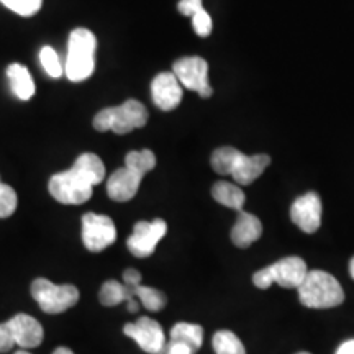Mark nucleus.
Wrapping results in <instances>:
<instances>
[{
  "mask_svg": "<svg viewBox=\"0 0 354 354\" xmlns=\"http://www.w3.org/2000/svg\"><path fill=\"white\" fill-rule=\"evenodd\" d=\"M53 354H74V353L71 351L69 348H64V346H61V348L55 349V353H53Z\"/></svg>",
  "mask_w": 354,
  "mask_h": 354,
  "instance_id": "33",
  "label": "nucleus"
},
{
  "mask_svg": "<svg viewBox=\"0 0 354 354\" xmlns=\"http://www.w3.org/2000/svg\"><path fill=\"white\" fill-rule=\"evenodd\" d=\"M17 203H19V198H17L15 190L10 185L0 184V218H8L15 214Z\"/></svg>",
  "mask_w": 354,
  "mask_h": 354,
  "instance_id": "26",
  "label": "nucleus"
},
{
  "mask_svg": "<svg viewBox=\"0 0 354 354\" xmlns=\"http://www.w3.org/2000/svg\"><path fill=\"white\" fill-rule=\"evenodd\" d=\"M0 2L8 10L19 13L21 17H33L43 6V0H0Z\"/></svg>",
  "mask_w": 354,
  "mask_h": 354,
  "instance_id": "27",
  "label": "nucleus"
},
{
  "mask_svg": "<svg viewBox=\"0 0 354 354\" xmlns=\"http://www.w3.org/2000/svg\"><path fill=\"white\" fill-rule=\"evenodd\" d=\"M210 162L218 174L232 176L236 184L250 185L271 165V156L268 154L246 156L232 146H221L212 154Z\"/></svg>",
  "mask_w": 354,
  "mask_h": 354,
  "instance_id": "1",
  "label": "nucleus"
},
{
  "mask_svg": "<svg viewBox=\"0 0 354 354\" xmlns=\"http://www.w3.org/2000/svg\"><path fill=\"white\" fill-rule=\"evenodd\" d=\"M143 177L128 169L127 166L120 167L109 177L107 194L115 202H128L138 192Z\"/></svg>",
  "mask_w": 354,
  "mask_h": 354,
  "instance_id": "15",
  "label": "nucleus"
},
{
  "mask_svg": "<svg viewBox=\"0 0 354 354\" xmlns=\"http://www.w3.org/2000/svg\"><path fill=\"white\" fill-rule=\"evenodd\" d=\"M166 232L167 225L161 218L153 221H138L133 228L131 236L127 241L128 250L136 258H148L154 253L158 243L162 240Z\"/></svg>",
  "mask_w": 354,
  "mask_h": 354,
  "instance_id": "10",
  "label": "nucleus"
},
{
  "mask_svg": "<svg viewBox=\"0 0 354 354\" xmlns=\"http://www.w3.org/2000/svg\"><path fill=\"white\" fill-rule=\"evenodd\" d=\"M125 166L136 174L145 177L156 166V156L151 149H141V151H130L125 158Z\"/></svg>",
  "mask_w": 354,
  "mask_h": 354,
  "instance_id": "23",
  "label": "nucleus"
},
{
  "mask_svg": "<svg viewBox=\"0 0 354 354\" xmlns=\"http://www.w3.org/2000/svg\"><path fill=\"white\" fill-rule=\"evenodd\" d=\"M151 97L158 109L171 112L183 100V86L174 73H161L151 82Z\"/></svg>",
  "mask_w": 354,
  "mask_h": 354,
  "instance_id": "13",
  "label": "nucleus"
},
{
  "mask_svg": "<svg viewBox=\"0 0 354 354\" xmlns=\"http://www.w3.org/2000/svg\"><path fill=\"white\" fill-rule=\"evenodd\" d=\"M261 234H263V223H261V220L256 215L241 210L232 228L233 245L245 250V248L253 245L254 241H258Z\"/></svg>",
  "mask_w": 354,
  "mask_h": 354,
  "instance_id": "16",
  "label": "nucleus"
},
{
  "mask_svg": "<svg viewBox=\"0 0 354 354\" xmlns=\"http://www.w3.org/2000/svg\"><path fill=\"white\" fill-rule=\"evenodd\" d=\"M192 26L194 32H196L198 37L205 38L212 33V17L209 15V12L205 8H201V10L196 12L192 15Z\"/></svg>",
  "mask_w": 354,
  "mask_h": 354,
  "instance_id": "28",
  "label": "nucleus"
},
{
  "mask_svg": "<svg viewBox=\"0 0 354 354\" xmlns=\"http://www.w3.org/2000/svg\"><path fill=\"white\" fill-rule=\"evenodd\" d=\"M297 290L300 302L308 308H333L344 300L342 284L325 271H308Z\"/></svg>",
  "mask_w": 354,
  "mask_h": 354,
  "instance_id": "3",
  "label": "nucleus"
},
{
  "mask_svg": "<svg viewBox=\"0 0 354 354\" xmlns=\"http://www.w3.org/2000/svg\"><path fill=\"white\" fill-rule=\"evenodd\" d=\"M10 325L13 338H15V344L19 346L30 349L37 348L43 342V326L38 320H35L33 317L25 315V313H19L13 318L8 320Z\"/></svg>",
  "mask_w": 354,
  "mask_h": 354,
  "instance_id": "14",
  "label": "nucleus"
},
{
  "mask_svg": "<svg viewBox=\"0 0 354 354\" xmlns=\"http://www.w3.org/2000/svg\"><path fill=\"white\" fill-rule=\"evenodd\" d=\"M131 289H133V294H135V297L140 300V304L143 305L146 310H149V312H159V310L166 307L167 304L166 295L162 294L161 290L154 289V287L141 286V284L131 287Z\"/></svg>",
  "mask_w": 354,
  "mask_h": 354,
  "instance_id": "22",
  "label": "nucleus"
},
{
  "mask_svg": "<svg viewBox=\"0 0 354 354\" xmlns=\"http://www.w3.org/2000/svg\"><path fill=\"white\" fill-rule=\"evenodd\" d=\"M76 174L82 177L91 185H97L104 180L105 166L102 159L94 153H84L76 159L74 166L71 167Z\"/></svg>",
  "mask_w": 354,
  "mask_h": 354,
  "instance_id": "18",
  "label": "nucleus"
},
{
  "mask_svg": "<svg viewBox=\"0 0 354 354\" xmlns=\"http://www.w3.org/2000/svg\"><path fill=\"white\" fill-rule=\"evenodd\" d=\"M212 343H214V349L216 354H246L245 346H243L240 338L233 331H216Z\"/></svg>",
  "mask_w": 354,
  "mask_h": 354,
  "instance_id": "24",
  "label": "nucleus"
},
{
  "mask_svg": "<svg viewBox=\"0 0 354 354\" xmlns=\"http://www.w3.org/2000/svg\"><path fill=\"white\" fill-rule=\"evenodd\" d=\"M212 196L221 205L228 207V209H233L236 212L243 210V205H245V192L238 187L236 184L232 183H216L214 187H212Z\"/></svg>",
  "mask_w": 354,
  "mask_h": 354,
  "instance_id": "19",
  "label": "nucleus"
},
{
  "mask_svg": "<svg viewBox=\"0 0 354 354\" xmlns=\"http://www.w3.org/2000/svg\"><path fill=\"white\" fill-rule=\"evenodd\" d=\"M169 339L183 343L197 353L203 342V328L201 325H196V323H176L171 330Z\"/></svg>",
  "mask_w": 354,
  "mask_h": 354,
  "instance_id": "20",
  "label": "nucleus"
},
{
  "mask_svg": "<svg viewBox=\"0 0 354 354\" xmlns=\"http://www.w3.org/2000/svg\"><path fill=\"white\" fill-rule=\"evenodd\" d=\"M297 354H310V353H307V351H302V353H297Z\"/></svg>",
  "mask_w": 354,
  "mask_h": 354,
  "instance_id": "36",
  "label": "nucleus"
},
{
  "mask_svg": "<svg viewBox=\"0 0 354 354\" xmlns=\"http://www.w3.org/2000/svg\"><path fill=\"white\" fill-rule=\"evenodd\" d=\"M290 218L302 232L312 234L322 225V201L317 192L300 196L290 207Z\"/></svg>",
  "mask_w": 354,
  "mask_h": 354,
  "instance_id": "12",
  "label": "nucleus"
},
{
  "mask_svg": "<svg viewBox=\"0 0 354 354\" xmlns=\"http://www.w3.org/2000/svg\"><path fill=\"white\" fill-rule=\"evenodd\" d=\"M32 295L43 312L51 313V315L63 313L79 302L77 287L71 284L56 286L44 277L35 279L32 284Z\"/></svg>",
  "mask_w": 354,
  "mask_h": 354,
  "instance_id": "6",
  "label": "nucleus"
},
{
  "mask_svg": "<svg viewBox=\"0 0 354 354\" xmlns=\"http://www.w3.org/2000/svg\"><path fill=\"white\" fill-rule=\"evenodd\" d=\"M15 354H30V353H26V351H24V349H20V351H17Z\"/></svg>",
  "mask_w": 354,
  "mask_h": 354,
  "instance_id": "35",
  "label": "nucleus"
},
{
  "mask_svg": "<svg viewBox=\"0 0 354 354\" xmlns=\"http://www.w3.org/2000/svg\"><path fill=\"white\" fill-rule=\"evenodd\" d=\"M100 304L105 307H115V305L128 302V300L136 299L133 294V289L127 284H120L117 281H107L102 286L100 294H99Z\"/></svg>",
  "mask_w": 354,
  "mask_h": 354,
  "instance_id": "21",
  "label": "nucleus"
},
{
  "mask_svg": "<svg viewBox=\"0 0 354 354\" xmlns=\"http://www.w3.org/2000/svg\"><path fill=\"white\" fill-rule=\"evenodd\" d=\"M201 8H203L202 0H179V3H177V10L185 17H192Z\"/></svg>",
  "mask_w": 354,
  "mask_h": 354,
  "instance_id": "30",
  "label": "nucleus"
},
{
  "mask_svg": "<svg viewBox=\"0 0 354 354\" xmlns=\"http://www.w3.org/2000/svg\"><path fill=\"white\" fill-rule=\"evenodd\" d=\"M117 240V228L107 215L86 214L82 216V243L92 253H99L113 245Z\"/></svg>",
  "mask_w": 354,
  "mask_h": 354,
  "instance_id": "9",
  "label": "nucleus"
},
{
  "mask_svg": "<svg viewBox=\"0 0 354 354\" xmlns=\"http://www.w3.org/2000/svg\"><path fill=\"white\" fill-rule=\"evenodd\" d=\"M123 284H127L130 287L140 286L141 284V274L136 271V269H127V271L123 272Z\"/></svg>",
  "mask_w": 354,
  "mask_h": 354,
  "instance_id": "31",
  "label": "nucleus"
},
{
  "mask_svg": "<svg viewBox=\"0 0 354 354\" xmlns=\"http://www.w3.org/2000/svg\"><path fill=\"white\" fill-rule=\"evenodd\" d=\"M336 354H354V339H348L336 349Z\"/></svg>",
  "mask_w": 354,
  "mask_h": 354,
  "instance_id": "32",
  "label": "nucleus"
},
{
  "mask_svg": "<svg viewBox=\"0 0 354 354\" xmlns=\"http://www.w3.org/2000/svg\"><path fill=\"white\" fill-rule=\"evenodd\" d=\"M0 184H2V183H0Z\"/></svg>",
  "mask_w": 354,
  "mask_h": 354,
  "instance_id": "37",
  "label": "nucleus"
},
{
  "mask_svg": "<svg viewBox=\"0 0 354 354\" xmlns=\"http://www.w3.org/2000/svg\"><path fill=\"white\" fill-rule=\"evenodd\" d=\"M97 38L87 28H76L69 35L68 56L64 63V74L69 81L81 82L92 76L95 69Z\"/></svg>",
  "mask_w": 354,
  "mask_h": 354,
  "instance_id": "2",
  "label": "nucleus"
},
{
  "mask_svg": "<svg viewBox=\"0 0 354 354\" xmlns=\"http://www.w3.org/2000/svg\"><path fill=\"white\" fill-rule=\"evenodd\" d=\"M172 73L180 82V86L197 92L202 99H209L214 94V88L209 84V64L203 57H180L172 66Z\"/></svg>",
  "mask_w": 354,
  "mask_h": 354,
  "instance_id": "7",
  "label": "nucleus"
},
{
  "mask_svg": "<svg viewBox=\"0 0 354 354\" xmlns=\"http://www.w3.org/2000/svg\"><path fill=\"white\" fill-rule=\"evenodd\" d=\"M92 187L81 176L76 174L73 169L64 172H57L50 179L48 189L55 197V201L66 205H81L92 197Z\"/></svg>",
  "mask_w": 354,
  "mask_h": 354,
  "instance_id": "8",
  "label": "nucleus"
},
{
  "mask_svg": "<svg viewBox=\"0 0 354 354\" xmlns=\"http://www.w3.org/2000/svg\"><path fill=\"white\" fill-rule=\"evenodd\" d=\"M7 77L10 82L12 92L17 99L30 100L35 95V82L30 71L19 63H12L7 68Z\"/></svg>",
  "mask_w": 354,
  "mask_h": 354,
  "instance_id": "17",
  "label": "nucleus"
},
{
  "mask_svg": "<svg viewBox=\"0 0 354 354\" xmlns=\"http://www.w3.org/2000/svg\"><path fill=\"white\" fill-rule=\"evenodd\" d=\"M15 346V338H13L12 328L8 322L0 323V353H8Z\"/></svg>",
  "mask_w": 354,
  "mask_h": 354,
  "instance_id": "29",
  "label": "nucleus"
},
{
  "mask_svg": "<svg viewBox=\"0 0 354 354\" xmlns=\"http://www.w3.org/2000/svg\"><path fill=\"white\" fill-rule=\"evenodd\" d=\"M349 274H351V277L354 279V258L351 259V263H349Z\"/></svg>",
  "mask_w": 354,
  "mask_h": 354,
  "instance_id": "34",
  "label": "nucleus"
},
{
  "mask_svg": "<svg viewBox=\"0 0 354 354\" xmlns=\"http://www.w3.org/2000/svg\"><path fill=\"white\" fill-rule=\"evenodd\" d=\"M123 333L135 339L145 353L158 354L166 344V335L158 322L148 317H141L135 323H127Z\"/></svg>",
  "mask_w": 354,
  "mask_h": 354,
  "instance_id": "11",
  "label": "nucleus"
},
{
  "mask_svg": "<svg viewBox=\"0 0 354 354\" xmlns=\"http://www.w3.org/2000/svg\"><path fill=\"white\" fill-rule=\"evenodd\" d=\"M307 264L299 256H289V258L279 259L276 263L268 266L254 272L253 284L258 289H269L274 282L284 289H297L307 276Z\"/></svg>",
  "mask_w": 354,
  "mask_h": 354,
  "instance_id": "5",
  "label": "nucleus"
},
{
  "mask_svg": "<svg viewBox=\"0 0 354 354\" xmlns=\"http://www.w3.org/2000/svg\"><path fill=\"white\" fill-rule=\"evenodd\" d=\"M148 122V110L141 102L130 99L118 107L100 110L94 117V128L97 131L112 130L117 135H127Z\"/></svg>",
  "mask_w": 354,
  "mask_h": 354,
  "instance_id": "4",
  "label": "nucleus"
},
{
  "mask_svg": "<svg viewBox=\"0 0 354 354\" xmlns=\"http://www.w3.org/2000/svg\"><path fill=\"white\" fill-rule=\"evenodd\" d=\"M39 61H41L43 69L46 71V74L53 79H57L63 76L64 68L61 64L59 56L57 53L53 50L51 46H43L41 51H39Z\"/></svg>",
  "mask_w": 354,
  "mask_h": 354,
  "instance_id": "25",
  "label": "nucleus"
}]
</instances>
